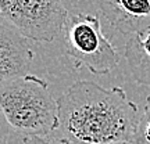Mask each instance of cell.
<instances>
[{"instance_id": "10", "label": "cell", "mask_w": 150, "mask_h": 144, "mask_svg": "<svg viewBox=\"0 0 150 144\" xmlns=\"http://www.w3.org/2000/svg\"><path fill=\"white\" fill-rule=\"evenodd\" d=\"M10 130L11 126L8 125L4 114H3L1 108H0V144H7L8 136H10Z\"/></svg>"}, {"instance_id": "2", "label": "cell", "mask_w": 150, "mask_h": 144, "mask_svg": "<svg viewBox=\"0 0 150 144\" xmlns=\"http://www.w3.org/2000/svg\"><path fill=\"white\" fill-rule=\"evenodd\" d=\"M0 108L11 129L24 137H47L59 126V100L49 82L27 74L0 85Z\"/></svg>"}, {"instance_id": "5", "label": "cell", "mask_w": 150, "mask_h": 144, "mask_svg": "<svg viewBox=\"0 0 150 144\" xmlns=\"http://www.w3.org/2000/svg\"><path fill=\"white\" fill-rule=\"evenodd\" d=\"M28 40L8 22H0V85L28 74L33 60Z\"/></svg>"}, {"instance_id": "3", "label": "cell", "mask_w": 150, "mask_h": 144, "mask_svg": "<svg viewBox=\"0 0 150 144\" xmlns=\"http://www.w3.org/2000/svg\"><path fill=\"white\" fill-rule=\"evenodd\" d=\"M64 33V51L75 68L85 67L95 75H107L117 68L120 55L104 36L97 15L76 13L68 15Z\"/></svg>"}, {"instance_id": "9", "label": "cell", "mask_w": 150, "mask_h": 144, "mask_svg": "<svg viewBox=\"0 0 150 144\" xmlns=\"http://www.w3.org/2000/svg\"><path fill=\"white\" fill-rule=\"evenodd\" d=\"M24 144H67V143L56 139L53 136H47V137L29 136V137H24Z\"/></svg>"}, {"instance_id": "6", "label": "cell", "mask_w": 150, "mask_h": 144, "mask_svg": "<svg viewBox=\"0 0 150 144\" xmlns=\"http://www.w3.org/2000/svg\"><path fill=\"white\" fill-rule=\"evenodd\" d=\"M110 25L132 36L150 28V0H99Z\"/></svg>"}, {"instance_id": "8", "label": "cell", "mask_w": 150, "mask_h": 144, "mask_svg": "<svg viewBox=\"0 0 150 144\" xmlns=\"http://www.w3.org/2000/svg\"><path fill=\"white\" fill-rule=\"evenodd\" d=\"M135 144H150V96L146 98L145 108L140 112Z\"/></svg>"}, {"instance_id": "7", "label": "cell", "mask_w": 150, "mask_h": 144, "mask_svg": "<svg viewBox=\"0 0 150 144\" xmlns=\"http://www.w3.org/2000/svg\"><path fill=\"white\" fill-rule=\"evenodd\" d=\"M125 58L135 82L150 86V28L129 36Z\"/></svg>"}, {"instance_id": "1", "label": "cell", "mask_w": 150, "mask_h": 144, "mask_svg": "<svg viewBox=\"0 0 150 144\" xmlns=\"http://www.w3.org/2000/svg\"><path fill=\"white\" fill-rule=\"evenodd\" d=\"M140 112L121 87L76 80L59 98L52 136L67 144H135Z\"/></svg>"}, {"instance_id": "4", "label": "cell", "mask_w": 150, "mask_h": 144, "mask_svg": "<svg viewBox=\"0 0 150 144\" xmlns=\"http://www.w3.org/2000/svg\"><path fill=\"white\" fill-rule=\"evenodd\" d=\"M0 15L33 42L50 43L68 18L63 0H0Z\"/></svg>"}]
</instances>
